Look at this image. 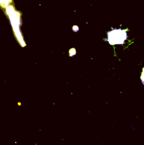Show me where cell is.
I'll return each instance as SVG.
<instances>
[{
	"label": "cell",
	"instance_id": "cell-2",
	"mask_svg": "<svg viewBox=\"0 0 144 145\" xmlns=\"http://www.w3.org/2000/svg\"><path fill=\"white\" fill-rule=\"evenodd\" d=\"M73 30L75 32H78V31L79 30V27L78 26H74L73 27Z\"/></svg>",
	"mask_w": 144,
	"mask_h": 145
},
{
	"label": "cell",
	"instance_id": "cell-1",
	"mask_svg": "<svg viewBox=\"0 0 144 145\" xmlns=\"http://www.w3.org/2000/svg\"><path fill=\"white\" fill-rule=\"evenodd\" d=\"M107 36V40L112 45L123 44L128 38L126 31L121 29H113L108 33Z\"/></svg>",
	"mask_w": 144,
	"mask_h": 145
}]
</instances>
